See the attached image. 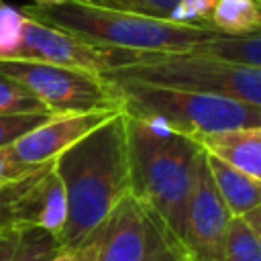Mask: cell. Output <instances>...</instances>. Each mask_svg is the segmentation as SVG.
Listing matches in <instances>:
<instances>
[{"label":"cell","instance_id":"obj_15","mask_svg":"<svg viewBox=\"0 0 261 261\" xmlns=\"http://www.w3.org/2000/svg\"><path fill=\"white\" fill-rule=\"evenodd\" d=\"M204 27L220 35L261 33V4L259 0H214Z\"/></svg>","mask_w":261,"mask_h":261},{"label":"cell","instance_id":"obj_21","mask_svg":"<svg viewBox=\"0 0 261 261\" xmlns=\"http://www.w3.org/2000/svg\"><path fill=\"white\" fill-rule=\"evenodd\" d=\"M179 0H90L94 6L102 8H112V10H122V12H135L143 16H153V18H171V12Z\"/></svg>","mask_w":261,"mask_h":261},{"label":"cell","instance_id":"obj_22","mask_svg":"<svg viewBox=\"0 0 261 261\" xmlns=\"http://www.w3.org/2000/svg\"><path fill=\"white\" fill-rule=\"evenodd\" d=\"M55 114H0V149L10 147Z\"/></svg>","mask_w":261,"mask_h":261},{"label":"cell","instance_id":"obj_6","mask_svg":"<svg viewBox=\"0 0 261 261\" xmlns=\"http://www.w3.org/2000/svg\"><path fill=\"white\" fill-rule=\"evenodd\" d=\"M0 73L20 84L49 114L120 110L112 82L100 73L24 59H0Z\"/></svg>","mask_w":261,"mask_h":261},{"label":"cell","instance_id":"obj_3","mask_svg":"<svg viewBox=\"0 0 261 261\" xmlns=\"http://www.w3.org/2000/svg\"><path fill=\"white\" fill-rule=\"evenodd\" d=\"M20 12L39 22L57 27L92 45L128 51H190L194 45L208 41L220 33L181 24L165 18L143 16L112 8L94 6L90 2L61 4H29Z\"/></svg>","mask_w":261,"mask_h":261},{"label":"cell","instance_id":"obj_23","mask_svg":"<svg viewBox=\"0 0 261 261\" xmlns=\"http://www.w3.org/2000/svg\"><path fill=\"white\" fill-rule=\"evenodd\" d=\"M212 4H214V0H179L173 8L169 20L206 29L204 22L212 10Z\"/></svg>","mask_w":261,"mask_h":261},{"label":"cell","instance_id":"obj_25","mask_svg":"<svg viewBox=\"0 0 261 261\" xmlns=\"http://www.w3.org/2000/svg\"><path fill=\"white\" fill-rule=\"evenodd\" d=\"M29 169H33V167H24V165H20V163H16L12 159L8 147L6 149H0V184L6 181V179L16 177V175H20V173H24Z\"/></svg>","mask_w":261,"mask_h":261},{"label":"cell","instance_id":"obj_7","mask_svg":"<svg viewBox=\"0 0 261 261\" xmlns=\"http://www.w3.org/2000/svg\"><path fill=\"white\" fill-rule=\"evenodd\" d=\"M67 206L53 161L0 184V230L43 228L61 237Z\"/></svg>","mask_w":261,"mask_h":261},{"label":"cell","instance_id":"obj_11","mask_svg":"<svg viewBox=\"0 0 261 261\" xmlns=\"http://www.w3.org/2000/svg\"><path fill=\"white\" fill-rule=\"evenodd\" d=\"M149 245V212L133 196H124L104 224L96 261H145Z\"/></svg>","mask_w":261,"mask_h":261},{"label":"cell","instance_id":"obj_1","mask_svg":"<svg viewBox=\"0 0 261 261\" xmlns=\"http://www.w3.org/2000/svg\"><path fill=\"white\" fill-rule=\"evenodd\" d=\"M65 192L61 247H77L104 230L112 210L130 194L126 116L114 112L90 135L53 159Z\"/></svg>","mask_w":261,"mask_h":261},{"label":"cell","instance_id":"obj_8","mask_svg":"<svg viewBox=\"0 0 261 261\" xmlns=\"http://www.w3.org/2000/svg\"><path fill=\"white\" fill-rule=\"evenodd\" d=\"M130 55L133 51L128 49L98 47L57 27L24 16L14 59L53 63L102 75L104 71L126 65Z\"/></svg>","mask_w":261,"mask_h":261},{"label":"cell","instance_id":"obj_24","mask_svg":"<svg viewBox=\"0 0 261 261\" xmlns=\"http://www.w3.org/2000/svg\"><path fill=\"white\" fill-rule=\"evenodd\" d=\"M100 239H102V232H98L96 237L88 239L77 247H61L49 261H96Z\"/></svg>","mask_w":261,"mask_h":261},{"label":"cell","instance_id":"obj_18","mask_svg":"<svg viewBox=\"0 0 261 261\" xmlns=\"http://www.w3.org/2000/svg\"><path fill=\"white\" fill-rule=\"evenodd\" d=\"M0 114H49L20 84L0 73Z\"/></svg>","mask_w":261,"mask_h":261},{"label":"cell","instance_id":"obj_9","mask_svg":"<svg viewBox=\"0 0 261 261\" xmlns=\"http://www.w3.org/2000/svg\"><path fill=\"white\" fill-rule=\"evenodd\" d=\"M230 214L222 204L212 177L208 173L204 151L196 173V184L186 208L184 224L177 243L190 261H222L228 234Z\"/></svg>","mask_w":261,"mask_h":261},{"label":"cell","instance_id":"obj_26","mask_svg":"<svg viewBox=\"0 0 261 261\" xmlns=\"http://www.w3.org/2000/svg\"><path fill=\"white\" fill-rule=\"evenodd\" d=\"M20 230H0V261H12Z\"/></svg>","mask_w":261,"mask_h":261},{"label":"cell","instance_id":"obj_13","mask_svg":"<svg viewBox=\"0 0 261 261\" xmlns=\"http://www.w3.org/2000/svg\"><path fill=\"white\" fill-rule=\"evenodd\" d=\"M204 161L216 194L232 218H243L249 212L261 208V181L251 179L243 171L222 163L208 153H204Z\"/></svg>","mask_w":261,"mask_h":261},{"label":"cell","instance_id":"obj_16","mask_svg":"<svg viewBox=\"0 0 261 261\" xmlns=\"http://www.w3.org/2000/svg\"><path fill=\"white\" fill-rule=\"evenodd\" d=\"M261 212L230 218L222 261H261Z\"/></svg>","mask_w":261,"mask_h":261},{"label":"cell","instance_id":"obj_27","mask_svg":"<svg viewBox=\"0 0 261 261\" xmlns=\"http://www.w3.org/2000/svg\"><path fill=\"white\" fill-rule=\"evenodd\" d=\"M61 2H90V0H35V4H61Z\"/></svg>","mask_w":261,"mask_h":261},{"label":"cell","instance_id":"obj_4","mask_svg":"<svg viewBox=\"0 0 261 261\" xmlns=\"http://www.w3.org/2000/svg\"><path fill=\"white\" fill-rule=\"evenodd\" d=\"M108 82L114 84L124 114L157 122L192 137L194 141L224 128L261 126V106H251L234 98L161 88L130 80Z\"/></svg>","mask_w":261,"mask_h":261},{"label":"cell","instance_id":"obj_19","mask_svg":"<svg viewBox=\"0 0 261 261\" xmlns=\"http://www.w3.org/2000/svg\"><path fill=\"white\" fill-rule=\"evenodd\" d=\"M145 261H190L181 245L151 212H149V245H147Z\"/></svg>","mask_w":261,"mask_h":261},{"label":"cell","instance_id":"obj_12","mask_svg":"<svg viewBox=\"0 0 261 261\" xmlns=\"http://www.w3.org/2000/svg\"><path fill=\"white\" fill-rule=\"evenodd\" d=\"M204 153L261 181V126H234L196 139Z\"/></svg>","mask_w":261,"mask_h":261},{"label":"cell","instance_id":"obj_17","mask_svg":"<svg viewBox=\"0 0 261 261\" xmlns=\"http://www.w3.org/2000/svg\"><path fill=\"white\" fill-rule=\"evenodd\" d=\"M59 249L61 243L51 232L43 228H22L12 261H49Z\"/></svg>","mask_w":261,"mask_h":261},{"label":"cell","instance_id":"obj_5","mask_svg":"<svg viewBox=\"0 0 261 261\" xmlns=\"http://www.w3.org/2000/svg\"><path fill=\"white\" fill-rule=\"evenodd\" d=\"M102 77L216 94L251 106H261L259 67L222 63L192 51H133L126 65L104 71Z\"/></svg>","mask_w":261,"mask_h":261},{"label":"cell","instance_id":"obj_2","mask_svg":"<svg viewBox=\"0 0 261 261\" xmlns=\"http://www.w3.org/2000/svg\"><path fill=\"white\" fill-rule=\"evenodd\" d=\"M126 116L130 194L177 241L196 184L202 147L181 133Z\"/></svg>","mask_w":261,"mask_h":261},{"label":"cell","instance_id":"obj_14","mask_svg":"<svg viewBox=\"0 0 261 261\" xmlns=\"http://www.w3.org/2000/svg\"><path fill=\"white\" fill-rule=\"evenodd\" d=\"M192 53L245 67L261 69V33L253 35H216L190 49Z\"/></svg>","mask_w":261,"mask_h":261},{"label":"cell","instance_id":"obj_10","mask_svg":"<svg viewBox=\"0 0 261 261\" xmlns=\"http://www.w3.org/2000/svg\"><path fill=\"white\" fill-rule=\"evenodd\" d=\"M118 110H94L77 114H57L45 120L41 126L20 137L8 147L12 159L24 167H37L53 161L57 155L67 151L80 139L90 135L106 118Z\"/></svg>","mask_w":261,"mask_h":261},{"label":"cell","instance_id":"obj_20","mask_svg":"<svg viewBox=\"0 0 261 261\" xmlns=\"http://www.w3.org/2000/svg\"><path fill=\"white\" fill-rule=\"evenodd\" d=\"M24 14L20 8L0 0V59H14Z\"/></svg>","mask_w":261,"mask_h":261}]
</instances>
